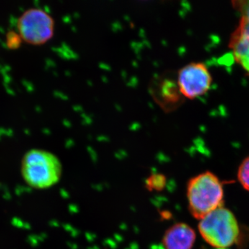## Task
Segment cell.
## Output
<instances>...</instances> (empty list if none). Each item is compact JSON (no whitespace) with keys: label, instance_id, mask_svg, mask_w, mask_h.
<instances>
[{"label":"cell","instance_id":"obj_4","mask_svg":"<svg viewBox=\"0 0 249 249\" xmlns=\"http://www.w3.org/2000/svg\"><path fill=\"white\" fill-rule=\"evenodd\" d=\"M17 26L22 40L31 45H40L53 37L55 22L45 10L31 8L18 18Z\"/></svg>","mask_w":249,"mask_h":249},{"label":"cell","instance_id":"obj_1","mask_svg":"<svg viewBox=\"0 0 249 249\" xmlns=\"http://www.w3.org/2000/svg\"><path fill=\"white\" fill-rule=\"evenodd\" d=\"M187 196L190 213L196 219L201 220L223 206L222 183L213 173L205 172L188 181Z\"/></svg>","mask_w":249,"mask_h":249},{"label":"cell","instance_id":"obj_3","mask_svg":"<svg viewBox=\"0 0 249 249\" xmlns=\"http://www.w3.org/2000/svg\"><path fill=\"white\" fill-rule=\"evenodd\" d=\"M198 227L203 239L217 249L231 247L240 235V227L235 215L223 206L201 219Z\"/></svg>","mask_w":249,"mask_h":249},{"label":"cell","instance_id":"obj_8","mask_svg":"<svg viewBox=\"0 0 249 249\" xmlns=\"http://www.w3.org/2000/svg\"><path fill=\"white\" fill-rule=\"evenodd\" d=\"M237 178L243 188L249 191V156L245 159L239 167Z\"/></svg>","mask_w":249,"mask_h":249},{"label":"cell","instance_id":"obj_7","mask_svg":"<svg viewBox=\"0 0 249 249\" xmlns=\"http://www.w3.org/2000/svg\"><path fill=\"white\" fill-rule=\"evenodd\" d=\"M166 185V178L162 174H152L145 181V187L148 191H161Z\"/></svg>","mask_w":249,"mask_h":249},{"label":"cell","instance_id":"obj_6","mask_svg":"<svg viewBox=\"0 0 249 249\" xmlns=\"http://www.w3.org/2000/svg\"><path fill=\"white\" fill-rule=\"evenodd\" d=\"M196 239V232L190 226L178 223L165 232L162 244L165 249H192Z\"/></svg>","mask_w":249,"mask_h":249},{"label":"cell","instance_id":"obj_10","mask_svg":"<svg viewBox=\"0 0 249 249\" xmlns=\"http://www.w3.org/2000/svg\"><path fill=\"white\" fill-rule=\"evenodd\" d=\"M232 4L234 8L242 14V17L249 21V1H234Z\"/></svg>","mask_w":249,"mask_h":249},{"label":"cell","instance_id":"obj_2","mask_svg":"<svg viewBox=\"0 0 249 249\" xmlns=\"http://www.w3.org/2000/svg\"><path fill=\"white\" fill-rule=\"evenodd\" d=\"M21 171L29 186L45 189L58 182L62 175V164L52 152L34 149L23 157Z\"/></svg>","mask_w":249,"mask_h":249},{"label":"cell","instance_id":"obj_5","mask_svg":"<svg viewBox=\"0 0 249 249\" xmlns=\"http://www.w3.org/2000/svg\"><path fill=\"white\" fill-rule=\"evenodd\" d=\"M212 77L207 67L201 62H191L178 72V91L183 96L194 99L209 91Z\"/></svg>","mask_w":249,"mask_h":249},{"label":"cell","instance_id":"obj_9","mask_svg":"<svg viewBox=\"0 0 249 249\" xmlns=\"http://www.w3.org/2000/svg\"><path fill=\"white\" fill-rule=\"evenodd\" d=\"M22 39L18 33L14 30L8 31L6 35V45L11 49H17L22 45Z\"/></svg>","mask_w":249,"mask_h":249}]
</instances>
